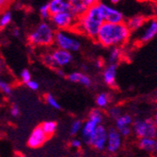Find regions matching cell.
Returning <instances> with one entry per match:
<instances>
[{
    "label": "cell",
    "mask_w": 157,
    "mask_h": 157,
    "mask_svg": "<svg viewBox=\"0 0 157 157\" xmlns=\"http://www.w3.org/2000/svg\"><path fill=\"white\" fill-rule=\"evenodd\" d=\"M131 34V30L124 22L120 24L105 23L98 33L96 41L104 47H121L129 40Z\"/></svg>",
    "instance_id": "1"
},
{
    "label": "cell",
    "mask_w": 157,
    "mask_h": 157,
    "mask_svg": "<svg viewBox=\"0 0 157 157\" xmlns=\"http://www.w3.org/2000/svg\"><path fill=\"white\" fill-rule=\"evenodd\" d=\"M104 24L105 19L98 3L92 7H90L83 15L78 18L75 29H77L80 33L90 39L96 40L98 33Z\"/></svg>",
    "instance_id": "2"
},
{
    "label": "cell",
    "mask_w": 157,
    "mask_h": 157,
    "mask_svg": "<svg viewBox=\"0 0 157 157\" xmlns=\"http://www.w3.org/2000/svg\"><path fill=\"white\" fill-rule=\"evenodd\" d=\"M56 31L51 23L44 21L35 26L28 34L27 40L30 44L37 47H49L55 44Z\"/></svg>",
    "instance_id": "3"
},
{
    "label": "cell",
    "mask_w": 157,
    "mask_h": 157,
    "mask_svg": "<svg viewBox=\"0 0 157 157\" xmlns=\"http://www.w3.org/2000/svg\"><path fill=\"white\" fill-rule=\"evenodd\" d=\"M55 44L56 48L67 50L69 52H78L82 46L80 40L69 32V30H56Z\"/></svg>",
    "instance_id": "4"
},
{
    "label": "cell",
    "mask_w": 157,
    "mask_h": 157,
    "mask_svg": "<svg viewBox=\"0 0 157 157\" xmlns=\"http://www.w3.org/2000/svg\"><path fill=\"white\" fill-rule=\"evenodd\" d=\"M133 134L137 138L157 137V127L152 118L136 119L132 125Z\"/></svg>",
    "instance_id": "5"
},
{
    "label": "cell",
    "mask_w": 157,
    "mask_h": 157,
    "mask_svg": "<svg viewBox=\"0 0 157 157\" xmlns=\"http://www.w3.org/2000/svg\"><path fill=\"white\" fill-rule=\"evenodd\" d=\"M157 36V17L147 18L141 28L134 32V40L139 44L151 41Z\"/></svg>",
    "instance_id": "6"
},
{
    "label": "cell",
    "mask_w": 157,
    "mask_h": 157,
    "mask_svg": "<svg viewBox=\"0 0 157 157\" xmlns=\"http://www.w3.org/2000/svg\"><path fill=\"white\" fill-rule=\"evenodd\" d=\"M77 20L78 18L75 14L68 10L54 14V15L51 16L50 22L52 25L58 30H70L75 28Z\"/></svg>",
    "instance_id": "7"
},
{
    "label": "cell",
    "mask_w": 157,
    "mask_h": 157,
    "mask_svg": "<svg viewBox=\"0 0 157 157\" xmlns=\"http://www.w3.org/2000/svg\"><path fill=\"white\" fill-rule=\"evenodd\" d=\"M107 136L108 129H106L103 124L100 125L90 137L88 145L92 147L97 151H104L106 150Z\"/></svg>",
    "instance_id": "8"
},
{
    "label": "cell",
    "mask_w": 157,
    "mask_h": 157,
    "mask_svg": "<svg viewBox=\"0 0 157 157\" xmlns=\"http://www.w3.org/2000/svg\"><path fill=\"white\" fill-rule=\"evenodd\" d=\"M99 6L102 10L105 23L120 24L124 22V14L121 10L104 2H99Z\"/></svg>",
    "instance_id": "9"
},
{
    "label": "cell",
    "mask_w": 157,
    "mask_h": 157,
    "mask_svg": "<svg viewBox=\"0 0 157 157\" xmlns=\"http://www.w3.org/2000/svg\"><path fill=\"white\" fill-rule=\"evenodd\" d=\"M122 136L115 127L108 129L107 143H106V151L110 154H115L120 151L122 146Z\"/></svg>",
    "instance_id": "10"
},
{
    "label": "cell",
    "mask_w": 157,
    "mask_h": 157,
    "mask_svg": "<svg viewBox=\"0 0 157 157\" xmlns=\"http://www.w3.org/2000/svg\"><path fill=\"white\" fill-rule=\"evenodd\" d=\"M48 138V136L42 129L41 125L36 126L27 138V146L31 149L40 148L46 143Z\"/></svg>",
    "instance_id": "11"
},
{
    "label": "cell",
    "mask_w": 157,
    "mask_h": 157,
    "mask_svg": "<svg viewBox=\"0 0 157 157\" xmlns=\"http://www.w3.org/2000/svg\"><path fill=\"white\" fill-rule=\"evenodd\" d=\"M51 54L55 61V64L56 66V69L69 66L74 61V56L72 52H69L67 50L56 48L51 52Z\"/></svg>",
    "instance_id": "12"
},
{
    "label": "cell",
    "mask_w": 157,
    "mask_h": 157,
    "mask_svg": "<svg viewBox=\"0 0 157 157\" xmlns=\"http://www.w3.org/2000/svg\"><path fill=\"white\" fill-rule=\"evenodd\" d=\"M137 147L143 152L153 156L157 153V137L138 138Z\"/></svg>",
    "instance_id": "13"
},
{
    "label": "cell",
    "mask_w": 157,
    "mask_h": 157,
    "mask_svg": "<svg viewBox=\"0 0 157 157\" xmlns=\"http://www.w3.org/2000/svg\"><path fill=\"white\" fill-rule=\"evenodd\" d=\"M102 125L99 121H97L94 119H91L90 117H88V119L86 120L83 123V128H82V131H81V137L82 140L85 144L89 143V140L90 137L91 136V135L93 134V132L97 129V128Z\"/></svg>",
    "instance_id": "14"
},
{
    "label": "cell",
    "mask_w": 157,
    "mask_h": 157,
    "mask_svg": "<svg viewBox=\"0 0 157 157\" xmlns=\"http://www.w3.org/2000/svg\"><path fill=\"white\" fill-rule=\"evenodd\" d=\"M117 71L118 65L117 64H107L104 69L102 73L103 81L108 87H114L116 85L117 79Z\"/></svg>",
    "instance_id": "15"
},
{
    "label": "cell",
    "mask_w": 157,
    "mask_h": 157,
    "mask_svg": "<svg viewBox=\"0 0 157 157\" xmlns=\"http://www.w3.org/2000/svg\"><path fill=\"white\" fill-rule=\"evenodd\" d=\"M67 78L70 82L82 85L86 88H90L92 85V79L82 72H73L68 75Z\"/></svg>",
    "instance_id": "16"
},
{
    "label": "cell",
    "mask_w": 157,
    "mask_h": 157,
    "mask_svg": "<svg viewBox=\"0 0 157 157\" xmlns=\"http://www.w3.org/2000/svg\"><path fill=\"white\" fill-rule=\"evenodd\" d=\"M48 5L52 15L59 12L70 10V5L68 0H50Z\"/></svg>",
    "instance_id": "17"
},
{
    "label": "cell",
    "mask_w": 157,
    "mask_h": 157,
    "mask_svg": "<svg viewBox=\"0 0 157 157\" xmlns=\"http://www.w3.org/2000/svg\"><path fill=\"white\" fill-rule=\"evenodd\" d=\"M147 18L143 15H141V14H137V15H134L132 16L131 18H129L126 22V25L128 26V28L131 30L132 33L137 31L139 28L142 27L146 22Z\"/></svg>",
    "instance_id": "18"
},
{
    "label": "cell",
    "mask_w": 157,
    "mask_h": 157,
    "mask_svg": "<svg viewBox=\"0 0 157 157\" xmlns=\"http://www.w3.org/2000/svg\"><path fill=\"white\" fill-rule=\"evenodd\" d=\"M69 5H70V11L73 14L79 18L86 12L89 8L85 6V4L81 1V0H68Z\"/></svg>",
    "instance_id": "19"
},
{
    "label": "cell",
    "mask_w": 157,
    "mask_h": 157,
    "mask_svg": "<svg viewBox=\"0 0 157 157\" xmlns=\"http://www.w3.org/2000/svg\"><path fill=\"white\" fill-rule=\"evenodd\" d=\"M111 102V95L108 92L103 91L97 94L95 98V104L97 105V108L100 109H105L109 106Z\"/></svg>",
    "instance_id": "20"
},
{
    "label": "cell",
    "mask_w": 157,
    "mask_h": 157,
    "mask_svg": "<svg viewBox=\"0 0 157 157\" xmlns=\"http://www.w3.org/2000/svg\"><path fill=\"white\" fill-rule=\"evenodd\" d=\"M123 56V51L120 46H115L110 48L108 58H107V62L109 64H117L121 60Z\"/></svg>",
    "instance_id": "21"
},
{
    "label": "cell",
    "mask_w": 157,
    "mask_h": 157,
    "mask_svg": "<svg viewBox=\"0 0 157 157\" xmlns=\"http://www.w3.org/2000/svg\"><path fill=\"white\" fill-rule=\"evenodd\" d=\"M134 121L135 120L132 115H130V114H128V113H123L117 120H115V128L118 130L122 127L132 126L134 123Z\"/></svg>",
    "instance_id": "22"
},
{
    "label": "cell",
    "mask_w": 157,
    "mask_h": 157,
    "mask_svg": "<svg viewBox=\"0 0 157 157\" xmlns=\"http://www.w3.org/2000/svg\"><path fill=\"white\" fill-rule=\"evenodd\" d=\"M41 127H42V129H44V131L45 132V134L48 136V137H50L56 132L58 124L54 121H46L44 122H42Z\"/></svg>",
    "instance_id": "23"
},
{
    "label": "cell",
    "mask_w": 157,
    "mask_h": 157,
    "mask_svg": "<svg viewBox=\"0 0 157 157\" xmlns=\"http://www.w3.org/2000/svg\"><path fill=\"white\" fill-rule=\"evenodd\" d=\"M83 121L81 120H75L70 126V135L75 136L78 134H81L83 128Z\"/></svg>",
    "instance_id": "24"
},
{
    "label": "cell",
    "mask_w": 157,
    "mask_h": 157,
    "mask_svg": "<svg viewBox=\"0 0 157 157\" xmlns=\"http://www.w3.org/2000/svg\"><path fill=\"white\" fill-rule=\"evenodd\" d=\"M12 20V15L10 11H4L2 14H0V29L6 28Z\"/></svg>",
    "instance_id": "25"
},
{
    "label": "cell",
    "mask_w": 157,
    "mask_h": 157,
    "mask_svg": "<svg viewBox=\"0 0 157 157\" xmlns=\"http://www.w3.org/2000/svg\"><path fill=\"white\" fill-rule=\"evenodd\" d=\"M107 114L109 118H111L112 120H117L121 115H122V108L119 105H112L108 108L107 110Z\"/></svg>",
    "instance_id": "26"
},
{
    "label": "cell",
    "mask_w": 157,
    "mask_h": 157,
    "mask_svg": "<svg viewBox=\"0 0 157 157\" xmlns=\"http://www.w3.org/2000/svg\"><path fill=\"white\" fill-rule=\"evenodd\" d=\"M45 101L49 106H51L52 108H54L56 110H59L61 108L59 103L58 102V100L54 97V95L52 93H47L45 95Z\"/></svg>",
    "instance_id": "27"
},
{
    "label": "cell",
    "mask_w": 157,
    "mask_h": 157,
    "mask_svg": "<svg viewBox=\"0 0 157 157\" xmlns=\"http://www.w3.org/2000/svg\"><path fill=\"white\" fill-rule=\"evenodd\" d=\"M40 15L41 19H44V21L51 19L52 14L50 12V9H49L48 3L40 6Z\"/></svg>",
    "instance_id": "28"
},
{
    "label": "cell",
    "mask_w": 157,
    "mask_h": 157,
    "mask_svg": "<svg viewBox=\"0 0 157 157\" xmlns=\"http://www.w3.org/2000/svg\"><path fill=\"white\" fill-rule=\"evenodd\" d=\"M0 91L3 92L7 96L12 94V89L10 87V85L3 79H0Z\"/></svg>",
    "instance_id": "29"
},
{
    "label": "cell",
    "mask_w": 157,
    "mask_h": 157,
    "mask_svg": "<svg viewBox=\"0 0 157 157\" xmlns=\"http://www.w3.org/2000/svg\"><path fill=\"white\" fill-rule=\"evenodd\" d=\"M42 62H44L47 67L49 68H53V69H56V66L55 64V61L53 59V56L51 53H46L42 56Z\"/></svg>",
    "instance_id": "30"
},
{
    "label": "cell",
    "mask_w": 157,
    "mask_h": 157,
    "mask_svg": "<svg viewBox=\"0 0 157 157\" xmlns=\"http://www.w3.org/2000/svg\"><path fill=\"white\" fill-rule=\"evenodd\" d=\"M20 78H21V81L24 84H27L30 80H32V78H31V73L29 72V70H27V69L22 70V72L20 74Z\"/></svg>",
    "instance_id": "31"
},
{
    "label": "cell",
    "mask_w": 157,
    "mask_h": 157,
    "mask_svg": "<svg viewBox=\"0 0 157 157\" xmlns=\"http://www.w3.org/2000/svg\"><path fill=\"white\" fill-rule=\"evenodd\" d=\"M83 140L77 137H74L72 140L70 141V146L71 148H73L75 150H80L83 146Z\"/></svg>",
    "instance_id": "32"
},
{
    "label": "cell",
    "mask_w": 157,
    "mask_h": 157,
    "mask_svg": "<svg viewBox=\"0 0 157 157\" xmlns=\"http://www.w3.org/2000/svg\"><path fill=\"white\" fill-rule=\"evenodd\" d=\"M119 133L121 134V136L122 137H127L129 136L132 133H133V130H132V126H127V127H122L121 129H118Z\"/></svg>",
    "instance_id": "33"
},
{
    "label": "cell",
    "mask_w": 157,
    "mask_h": 157,
    "mask_svg": "<svg viewBox=\"0 0 157 157\" xmlns=\"http://www.w3.org/2000/svg\"><path fill=\"white\" fill-rule=\"evenodd\" d=\"M25 85H26V87L29 90H31L32 91H37L40 89L39 83L37 81H35V80H30L29 82H28L27 84H25Z\"/></svg>",
    "instance_id": "34"
},
{
    "label": "cell",
    "mask_w": 157,
    "mask_h": 157,
    "mask_svg": "<svg viewBox=\"0 0 157 157\" xmlns=\"http://www.w3.org/2000/svg\"><path fill=\"white\" fill-rule=\"evenodd\" d=\"M10 115L13 118H18L20 116V108L16 105H12L10 108Z\"/></svg>",
    "instance_id": "35"
},
{
    "label": "cell",
    "mask_w": 157,
    "mask_h": 157,
    "mask_svg": "<svg viewBox=\"0 0 157 157\" xmlns=\"http://www.w3.org/2000/svg\"><path fill=\"white\" fill-rule=\"evenodd\" d=\"M81 1L85 4V6L87 8L92 7L99 3V0H81Z\"/></svg>",
    "instance_id": "36"
},
{
    "label": "cell",
    "mask_w": 157,
    "mask_h": 157,
    "mask_svg": "<svg viewBox=\"0 0 157 157\" xmlns=\"http://www.w3.org/2000/svg\"><path fill=\"white\" fill-rule=\"evenodd\" d=\"M10 1V0H0V10L6 8L9 5Z\"/></svg>",
    "instance_id": "37"
},
{
    "label": "cell",
    "mask_w": 157,
    "mask_h": 157,
    "mask_svg": "<svg viewBox=\"0 0 157 157\" xmlns=\"http://www.w3.org/2000/svg\"><path fill=\"white\" fill-rule=\"evenodd\" d=\"M103 67H104V61L101 60V59H97V61H96V68L102 69Z\"/></svg>",
    "instance_id": "38"
},
{
    "label": "cell",
    "mask_w": 157,
    "mask_h": 157,
    "mask_svg": "<svg viewBox=\"0 0 157 157\" xmlns=\"http://www.w3.org/2000/svg\"><path fill=\"white\" fill-rule=\"evenodd\" d=\"M12 34H13L14 37H20L21 32H20V30L18 29V28H14V29L12 30Z\"/></svg>",
    "instance_id": "39"
},
{
    "label": "cell",
    "mask_w": 157,
    "mask_h": 157,
    "mask_svg": "<svg viewBox=\"0 0 157 157\" xmlns=\"http://www.w3.org/2000/svg\"><path fill=\"white\" fill-rule=\"evenodd\" d=\"M56 72H58L59 75H60V76H64V75H65V73L62 71V68H58L56 69Z\"/></svg>",
    "instance_id": "40"
},
{
    "label": "cell",
    "mask_w": 157,
    "mask_h": 157,
    "mask_svg": "<svg viewBox=\"0 0 157 157\" xmlns=\"http://www.w3.org/2000/svg\"><path fill=\"white\" fill-rule=\"evenodd\" d=\"M109 1H110L111 4H119L121 0H109Z\"/></svg>",
    "instance_id": "41"
},
{
    "label": "cell",
    "mask_w": 157,
    "mask_h": 157,
    "mask_svg": "<svg viewBox=\"0 0 157 157\" xmlns=\"http://www.w3.org/2000/svg\"><path fill=\"white\" fill-rule=\"evenodd\" d=\"M153 119V121H154V123H155V125H156V127H157V113L154 115V117L152 118Z\"/></svg>",
    "instance_id": "42"
},
{
    "label": "cell",
    "mask_w": 157,
    "mask_h": 157,
    "mask_svg": "<svg viewBox=\"0 0 157 157\" xmlns=\"http://www.w3.org/2000/svg\"><path fill=\"white\" fill-rule=\"evenodd\" d=\"M154 11H155V14H156V17H157V3L155 4V7H154Z\"/></svg>",
    "instance_id": "43"
},
{
    "label": "cell",
    "mask_w": 157,
    "mask_h": 157,
    "mask_svg": "<svg viewBox=\"0 0 157 157\" xmlns=\"http://www.w3.org/2000/svg\"><path fill=\"white\" fill-rule=\"evenodd\" d=\"M1 70H2V60L0 59V72H1Z\"/></svg>",
    "instance_id": "44"
},
{
    "label": "cell",
    "mask_w": 157,
    "mask_h": 157,
    "mask_svg": "<svg viewBox=\"0 0 157 157\" xmlns=\"http://www.w3.org/2000/svg\"><path fill=\"white\" fill-rule=\"evenodd\" d=\"M151 157H157V156H154V155H153V156H151Z\"/></svg>",
    "instance_id": "45"
}]
</instances>
